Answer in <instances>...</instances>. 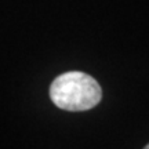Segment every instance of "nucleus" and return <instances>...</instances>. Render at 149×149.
Returning a JSON list of instances; mask_svg holds the SVG:
<instances>
[{"instance_id": "f03ea898", "label": "nucleus", "mask_w": 149, "mask_h": 149, "mask_svg": "<svg viewBox=\"0 0 149 149\" xmlns=\"http://www.w3.org/2000/svg\"><path fill=\"white\" fill-rule=\"evenodd\" d=\"M145 149H149V144H146V145H145Z\"/></svg>"}, {"instance_id": "f257e3e1", "label": "nucleus", "mask_w": 149, "mask_h": 149, "mask_svg": "<svg viewBox=\"0 0 149 149\" xmlns=\"http://www.w3.org/2000/svg\"><path fill=\"white\" fill-rule=\"evenodd\" d=\"M50 98L62 111L83 112L100 104L102 90L100 83L90 74L72 70L54 79L50 86Z\"/></svg>"}]
</instances>
